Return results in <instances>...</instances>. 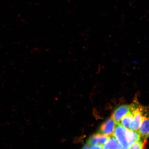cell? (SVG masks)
<instances>
[{
    "label": "cell",
    "instance_id": "cell-1",
    "mask_svg": "<svg viewBox=\"0 0 149 149\" xmlns=\"http://www.w3.org/2000/svg\"><path fill=\"white\" fill-rule=\"evenodd\" d=\"M113 136L124 149H128L131 145L141 140L138 131L127 129L120 123H115Z\"/></svg>",
    "mask_w": 149,
    "mask_h": 149
},
{
    "label": "cell",
    "instance_id": "cell-11",
    "mask_svg": "<svg viewBox=\"0 0 149 149\" xmlns=\"http://www.w3.org/2000/svg\"><path fill=\"white\" fill-rule=\"evenodd\" d=\"M90 148V145L86 144L81 149H89Z\"/></svg>",
    "mask_w": 149,
    "mask_h": 149
},
{
    "label": "cell",
    "instance_id": "cell-5",
    "mask_svg": "<svg viewBox=\"0 0 149 149\" xmlns=\"http://www.w3.org/2000/svg\"><path fill=\"white\" fill-rule=\"evenodd\" d=\"M115 123L111 118L107 119L102 125L100 128V133L110 137L114 133Z\"/></svg>",
    "mask_w": 149,
    "mask_h": 149
},
{
    "label": "cell",
    "instance_id": "cell-3",
    "mask_svg": "<svg viewBox=\"0 0 149 149\" xmlns=\"http://www.w3.org/2000/svg\"><path fill=\"white\" fill-rule=\"evenodd\" d=\"M131 111L130 106L123 105L119 106L113 111L111 118L115 123L120 122L122 118Z\"/></svg>",
    "mask_w": 149,
    "mask_h": 149
},
{
    "label": "cell",
    "instance_id": "cell-2",
    "mask_svg": "<svg viewBox=\"0 0 149 149\" xmlns=\"http://www.w3.org/2000/svg\"><path fill=\"white\" fill-rule=\"evenodd\" d=\"M130 106L131 111L133 115V118L130 125V130L138 131L145 113L149 110L146 107L141 105L136 99Z\"/></svg>",
    "mask_w": 149,
    "mask_h": 149
},
{
    "label": "cell",
    "instance_id": "cell-6",
    "mask_svg": "<svg viewBox=\"0 0 149 149\" xmlns=\"http://www.w3.org/2000/svg\"><path fill=\"white\" fill-rule=\"evenodd\" d=\"M138 131L143 140L149 137V111L145 113Z\"/></svg>",
    "mask_w": 149,
    "mask_h": 149
},
{
    "label": "cell",
    "instance_id": "cell-10",
    "mask_svg": "<svg viewBox=\"0 0 149 149\" xmlns=\"http://www.w3.org/2000/svg\"><path fill=\"white\" fill-rule=\"evenodd\" d=\"M89 149H103V148L102 146H97V145H94L90 147Z\"/></svg>",
    "mask_w": 149,
    "mask_h": 149
},
{
    "label": "cell",
    "instance_id": "cell-4",
    "mask_svg": "<svg viewBox=\"0 0 149 149\" xmlns=\"http://www.w3.org/2000/svg\"><path fill=\"white\" fill-rule=\"evenodd\" d=\"M109 136L98 133L91 136L87 140V144L103 147L109 139Z\"/></svg>",
    "mask_w": 149,
    "mask_h": 149
},
{
    "label": "cell",
    "instance_id": "cell-7",
    "mask_svg": "<svg viewBox=\"0 0 149 149\" xmlns=\"http://www.w3.org/2000/svg\"><path fill=\"white\" fill-rule=\"evenodd\" d=\"M103 149H124L119 144L114 136H111L106 144Z\"/></svg>",
    "mask_w": 149,
    "mask_h": 149
},
{
    "label": "cell",
    "instance_id": "cell-9",
    "mask_svg": "<svg viewBox=\"0 0 149 149\" xmlns=\"http://www.w3.org/2000/svg\"><path fill=\"white\" fill-rule=\"evenodd\" d=\"M145 142L141 140L134 143L128 149H144Z\"/></svg>",
    "mask_w": 149,
    "mask_h": 149
},
{
    "label": "cell",
    "instance_id": "cell-8",
    "mask_svg": "<svg viewBox=\"0 0 149 149\" xmlns=\"http://www.w3.org/2000/svg\"><path fill=\"white\" fill-rule=\"evenodd\" d=\"M133 115L130 111V112L124 116L121 120L120 123L124 127L130 130V125L133 120Z\"/></svg>",
    "mask_w": 149,
    "mask_h": 149
}]
</instances>
